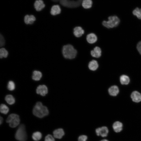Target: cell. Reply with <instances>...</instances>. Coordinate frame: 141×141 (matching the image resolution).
<instances>
[{"label": "cell", "instance_id": "obj_31", "mask_svg": "<svg viewBox=\"0 0 141 141\" xmlns=\"http://www.w3.org/2000/svg\"><path fill=\"white\" fill-rule=\"evenodd\" d=\"M5 41L4 38L1 34L0 36V46L1 47L3 46L5 44Z\"/></svg>", "mask_w": 141, "mask_h": 141}, {"label": "cell", "instance_id": "obj_6", "mask_svg": "<svg viewBox=\"0 0 141 141\" xmlns=\"http://www.w3.org/2000/svg\"><path fill=\"white\" fill-rule=\"evenodd\" d=\"M6 121L9 124L10 127L15 128L19 124V117L18 115L15 114H11L8 116Z\"/></svg>", "mask_w": 141, "mask_h": 141}, {"label": "cell", "instance_id": "obj_4", "mask_svg": "<svg viewBox=\"0 0 141 141\" xmlns=\"http://www.w3.org/2000/svg\"><path fill=\"white\" fill-rule=\"evenodd\" d=\"M120 22V19L117 16H112L108 17L107 21H103L102 24L105 27L109 28L116 27L119 25Z\"/></svg>", "mask_w": 141, "mask_h": 141}, {"label": "cell", "instance_id": "obj_25", "mask_svg": "<svg viewBox=\"0 0 141 141\" xmlns=\"http://www.w3.org/2000/svg\"><path fill=\"white\" fill-rule=\"evenodd\" d=\"M132 13L138 19L141 20V8H136L133 10Z\"/></svg>", "mask_w": 141, "mask_h": 141}, {"label": "cell", "instance_id": "obj_8", "mask_svg": "<svg viewBox=\"0 0 141 141\" xmlns=\"http://www.w3.org/2000/svg\"><path fill=\"white\" fill-rule=\"evenodd\" d=\"M36 92L37 94L44 96L48 93V89L45 85H39L37 87Z\"/></svg>", "mask_w": 141, "mask_h": 141}, {"label": "cell", "instance_id": "obj_10", "mask_svg": "<svg viewBox=\"0 0 141 141\" xmlns=\"http://www.w3.org/2000/svg\"><path fill=\"white\" fill-rule=\"evenodd\" d=\"M132 101L136 103H138L141 101V94L139 92L135 91H133L131 95Z\"/></svg>", "mask_w": 141, "mask_h": 141}, {"label": "cell", "instance_id": "obj_2", "mask_svg": "<svg viewBox=\"0 0 141 141\" xmlns=\"http://www.w3.org/2000/svg\"><path fill=\"white\" fill-rule=\"evenodd\" d=\"M62 53L64 58L71 60L75 58L76 57L77 51L72 45L68 44L63 46Z\"/></svg>", "mask_w": 141, "mask_h": 141}, {"label": "cell", "instance_id": "obj_33", "mask_svg": "<svg viewBox=\"0 0 141 141\" xmlns=\"http://www.w3.org/2000/svg\"><path fill=\"white\" fill-rule=\"evenodd\" d=\"M3 121V118L1 116L0 118V123L1 125Z\"/></svg>", "mask_w": 141, "mask_h": 141}, {"label": "cell", "instance_id": "obj_15", "mask_svg": "<svg viewBox=\"0 0 141 141\" xmlns=\"http://www.w3.org/2000/svg\"><path fill=\"white\" fill-rule=\"evenodd\" d=\"M34 6L36 10L39 11L42 10L45 7V5L42 0H37L34 2Z\"/></svg>", "mask_w": 141, "mask_h": 141}, {"label": "cell", "instance_id": "obj_28", "mask_svg": "<svg viewBox=\"0 0 141 141\" xmlns=\"http://www.w3.org/2000/svg\"><path fill=\"white\" fill-rule=\"evenodd\" d=\"M7 88L10 91H13L14 90L15 88V85L13 81H9L7 85Z\"/></svg>", "mask_w": 141, "mask_h": 141}, {"label": "cell", "instance_id": "obj_16", "mask_svg": "<svg viewBox=\"0 0 141 141\" xmlns=\"http://www.w3.org/2000/svg\"><path fill=\"white\" fill-rule=\"evenodd\" d=\"M64 134L63 130L61 128L56 129L53 132L54 137L58 139H60L62 138Z\"/></svg>", "mask_w": 141, "mask_h": 141}, {"label": "cell", "instance_id": "obj_22", "mask_svg": "<svg viewBox=\"0 0 141 141\" xmlns=\"http://www.w3.org/2000/svg\"><path fill=\"white\" fill-rule=\"evenodd\" d=\"M92 3L91 0H83L81 4L84 8L88 9L91 7Z\"/></svg>", "mask_w": 141, "mask_h": 141}, {"label": "cell", "instance_id": "obj_29", "mask_svg": "<svg viewBox=\"0 0 141 141\" xmlns=\"http://www.w3.org/2000/svg\"><path fill=\"white\" fill-rule=\"evenodd\" d=\"M45 141H55V139L51 135L49 134L45 137Z\"/></svg>", "mask_w": 141, "mask_h": 141}, {"label": "cell", "instance_id": "obj_3", "mask_svg": "<svg viewBox=\"0 0 141 141\" xmlns=\"http://www.w3.org/2000/svg\"><path fill=\"white\" fill-rule=\"evenodd\" d=\"M52 1L57 2H59L62 6L68 8H73L78 7L81 4L83 0L77 1L70 0H51Z\"/></svg>", "mask_w": 141, "mask_h": 141}, {"label": "cell", "instance_id": "obj_27", "mask_svg": "<svg viewBox=\"0 0 141 141\" xmlns=\"http://www.w3.org/2000/svg\"><path fill=\"white\" fill-rule=\"evenodd\" d=\"M8 54V52L5 48H2L0 49V57L1 58L7 57Z\"/></svg>", "mask_w": 141, "mask_h": 141}, {"label": "cell", "instance_id": "obj_14", "mask_svg": "<svg viewBox=\"0 0 141 141\" xmlns=\"http://www.w3.org/2000/svg\"><path fill=\"white\" fill-rule=\"evenodd\" d=\"M99 65L97 61L95 60H92L90 61L88 64L89 69L93 71L96 70L98 68Z\"/></svg>", "mask_w": 141, "mask_h": 141}, {"label": "cell", "instance_id": "obj_19", "mask_svg": "<svg viewBox=\"0 0 141 141\" xmlns=\"http://www.w3.org/2000/svg\"><path fill=\"white\" fill-rule=\"evenodd\" d=\"M61 12V9L60 6L58 5L53 6L51 9L50 13L53 15H55L60 14Z\"/></svg>", "mask_w": 141, "mask_h": 141}, {"label": "cell", "instance_id": "obj_34", "mask_svg": "<svg viewBox=\"0 0 141 141\" xmlns=\"http://www.w3.org/2000/svg\"><path fill=\"white\" fill-rule=\"evenodd\" d=\"M100 141H109L108 140L106 139H104Z\"/></svg>", "mask_w": 141, "mask_h": 141}, {"label": "cell", "instance_id": "obj_9", "mask_svg": "<svg viewBox=\"0 0 141 141\" xmlns=\"http://www.w3.org/2000/svg\"><path fill=\"white\" fill-rule=\"evenodd\" d=\"M91 55L93 57L98 58L100 57L102 55V50L101 48L98 46H95L93 50L90 51Z\"/></svg>", "mask_w": 141, "mask_h": 141}, {"label": "cell", "instance_id": "obj_12", "mask_svg": "<svg viewBox=\"0 0 141 141\" xmlns=\"http://www.w3.org/2000/svg\"><path fill=\"white\" fill-rule=\"evenodd\" d=\"M84 33V31L82 28L80 26H77L74 28L73 33L76 37H81Z\"/></svg>", "mask_w": 141, "mask_h": 141}, {"label": "cell", "instance_id": "obj_18", "mask_svg": "<svg viewBox=\"0 0 141 141\" xmlns=\"http://www.w3.org/2000/svg\"><path fill=\"white\" fill-rule=\"evenodd\" d=\"M36 20V18L33 15H26L24 17V21L27 24H32Z\"/></svg>", "mask_w": 141, "mask_h": 141}, {"label": "cell", "instance_id": "obj_26", "mask_svg": "<svg viewBox=\"0 0 141 141\" xmlns=\"http://www.w3.org/2000/svg\"><path fill=\"white\" fill-rule=\"evenodd\" d=\"M0 110L1 113L6 114L9 111V108L5 104H2L0 105Z\"/></svg>", "mask_w": 141, "mask_h": 141}, {"label": "cell", "instance_id": "obj_24", "mask_svg": "<svg viewBox=\"0 0 141 141\" xmlns=\"http://www.w3.org/2000/svg\"><path fill=\"white\" fill-rule=\"evenodd\" d=\"M32 138L33 140L36 141H38L42 137L41 133L38 131L34 133L32 135Z\"/></svg>", "mask_w": 141, "mask_h": 141}, {"label": "cell", "instance_id": "obj_5", "mask_svg": "<svg viewBox=\"0 0 141 141\" xmlns=\"http://www.w3.org/2000/svg\"><path fill=\"white\" fill-rule=\"evenodd\" d=\"M16 139L19 141H26L27 138L25 126L21 124L17 129L15 135Z\"/></svg>", "mask_w": 141, "mask_h": 141}, {"label": "cell", "instance_id": "obj_32", "mask_svg": "<svg viewBox=\"0 0 141 141\" xmlns=\"http://www.w3.org/2000/svg\"><path fill=\"white\" fill-rule=\"evenodd\" d=\"M137 48L138 52L141 55V41L139 42L137 44Z\"/></svg>", "mask_w": 141, "mask_h": 141}, {"label": "cell", "instance_id": "obj_23", "mask_svg": "<svg viewBox=\"0 0 141 141\" xmlns=\"http://www.w3.org/2000/svg\"><path fill=\"white\" fill-rule=\"evenodd\" d=\"M5 100L7 103L10 105L14 104L15 101L14 98L13 96L10 95L6 96L5 97Z\"/></svg>", "mask_w": 141, "mask_h": 141}, {"label": "cell", "instance_id": "obj_7", "mask_svg": "<svg viewBox=\"0 0 141 141\" xmlns=\"http://www.w3.org/2000/svg\"><path fill=\"white\" fill-rule=\"evenodd\" d=\"M109 130L108 128L106 126L99 127L96 130V132L98 136H101L102 137H106L108 134Z\"/></svg>", "mask_w": 141, "mask_h": 141}, {"label": "cell", "instance_id": "obj_30", "mask_svg": "<svg viewBox=\"0 0 141 141\" xmlns=\"http://www.w3.org/2000/svg\"><path fill=\"white\" fill-rule=\"evenodd\" d=\"M87 138L86 136L82 135L79 137L78 138V141H86Z\"/></svg>", "mask_w": 141, "mask_h": 141}, {"label": "cell", "instance_id": "obj_11", "mask_svg": "<svg viewBox=\"0 0 141 141\" xmlns=\"http://www.w3.org/2000/svg\"><path fill=\"white\" fill-rule=\"evenodd\" d=\"M86 40L90 44H93L96 43L97 40V37L95 33H91L88 34L86 36Z\"/></svg>", "mask_w": 141, "mask_h": 141}, {"label": "cell", "instance_id": "obj_13", "mask_svg": "<svg viewBox=\"0 0 141 141\" xmlns=\"http://www.w3.org/2000/svg\"><path fill=\"white\" fill-rule=\"evenodd\" d=\"M119 90L118 86L116 85H113L110 87L108 89L109 94L111 96H116L119 93Z\"/></svg>", "mask_w": 141, "mask_h": 141}, {"label": "cell", "instance_id": "obj_21", "mask_svg": "<svg viewBox=\"0 0 141 141\" xmlns=\"http://www.w3.org/2000/svg\"><path fill=\"white\" fill-rule=\"evenodd\" d=\"M42 77V73L40 71L34 70L33 73L32 79L35 81H38L40 80Z\"/></svg>", "mask_w": 141, "mask_h": 141}, {"label": "cell", "instance_id": "obj_17", "mask_svg": "<svg viewBox=\"0 0 141 141\" xmlns=\"http://www.w3.org/2000/svg\"><path fill=\"white\" fill-rule=\"evenodd\" d=\"M122 124L119 121L115 122L113 125V128L114 131L116 133L121 132L122 129Z\"/></svg>", "mask_w": 141, "mask_h": 141}, {"label": "cell", "instance_id": "obj_1", "mask_svg": "<svg viewBox=\"0 0 141 141\" xmlns=\"http://www.w3.org/2000/svg\"><path fill=\"white\" fill-rule=\"evenodd\" d=\"M49 112L46 107L43 105L40 102H37L34 107L33 113L36 116L42 118L48 115Z\"/></svg>", "mask_w": 141, "mask_h": 141}, {"label": "cell", "instance_id": "obj_20", "mask_svg": "<svg viewBox=\"0 0 141 141\" xmlns=\"http://www.w3.org/2000/svg\"><path fill=\"white\" fill-rule=\"evenodd\" d=\"M120 80L121 84L122 85H127L130 82V79L128 76L123 75L120 77Z\"/></svg>", "mask_w": 141, "mask_h": 141}]
</instances>
